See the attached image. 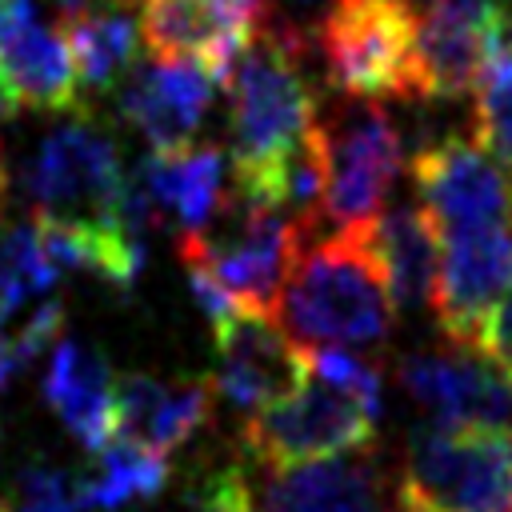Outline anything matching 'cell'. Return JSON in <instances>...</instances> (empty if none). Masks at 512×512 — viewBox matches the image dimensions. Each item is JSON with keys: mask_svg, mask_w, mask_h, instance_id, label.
<instances>
[{"mask_svg": "<svg viewBox=\"0 0 512 512\" xmlns=\"http://www.w3.org/2000/svg\"><path fill=\"white\" fill-rule=\"evenodd\" d=\"M8 112H12V104H8V100H4V92H0V120H4Z\"/></svg>", "mask_w": 512, "mask_h": 512, "instance_id": "31", "label": "cell"}, {"mask_svg": "<svg viewBox=\"0 0 512 512\" xmlns=\"http://www.w3.org/2000/svg\"><path fill=\"white\" fill-rule=\"evenodd\" d=\"M280 328L304 348H372L392 332V300L368 232L312 236L304 228L284 292Z\"/></svg>", "mask_w": 512, "mask_h": 512, "instance_id": "2", "label": "cell"}, {"mask_svg": "<svg viewBox=\"0 0 512 512\" xmlns=\"http://www.w3.org/2000/svg\"><path fill=\"white\" fill-rule=\"evenodd\" d=\"M400 500L428 512H512V428H416Z\"/></svg>", "mask_w": 512, "mask_h": 512, "instance_id": "4", "label": "cell"}, {"mask_svg": "<svg viewBox=\"0 0 512 512\" xmlns=\"http://www.w3.org/2000/svg\"><path fill=\"white\" fill-rule=\"evenodd\" d=\"M376 420H380L376 404L308 368V380L288 400L248 416L240 436H244V456L252 464L292 468L368 448L376 440Z\"/></svg>", "mask_w": 512, "mask_h": 512, "instance_id": "6", "label": "cell"}, {"mask_svg": "<svg viewBox=\"0 0 512 512\" xmlns=\"http://www.w3.org/2000/svg\"><path fill=\"white\" fill-rule=\"evenodd\" d=\"M212 380H156L132 372L116 380V436L172 452L212 420Z\"/></svg>", "mask_w": 512, "mask_h": 512, "instance_id": "17", "label": "cell"}, {"mask_svg": "<svg viewBox=\"0 0 512 512\" xmlns=\"http://www.w3.org/2000/svg\"><path fill=\"white\" fill-rule=\"evenodd\" d=\"M252 512H404V504L400 484L360 448L336 460L264 468L252 476Z\"/></svg>", "mask_w": 512, "mask_h": 512, "instance_id": "14", "label": "cell"}, {"mask_svg": "<svg viewBox=\"0 0 512 512\" xmlns=\"http://www.w3.org/2000/svg\"><path fill=\"white\" fill-rule=\"evenodd\" d=\"M212 336L220 348L212 388L224 404H232L244 416H256L288 400L308 380V348H300L264 312H236Z\"/></svg>", "mask_w": 512, "mask_h": 512, "instance_id": "11", "label": "cell"}, {"mask_svg": "<svg viewBox=\"0 0 512 512\" xmlns=\"http://www.w3.org/2000/svg\"><path fill=\"white\" fill-rule=\"evenodd\" d=\"M332 88L352 100L416 96V12L408 0H332L320 20Z\"/></svg>", "mask_w": 512, "mask_h": 512, "instance_id": "5", "label": "cell"}, {"mask_svg": "<svg viewBox=\"0 0 512 512\" xmlns=\"http://www.w3.org/2000/svg\"><path fill=\"white\" fill-rule=\"evenodd\" d=\"M0 512H88L76 496V480H68L52 464H28L8 500H0Z\"/></svg>", "mask_w": 512, "mask_h": 512, "instance_id": "25", "label": "cell"}, {"mask_svg": "<svg viewBox=\"0 0 512 512\" xmlns=\"http://www.w3.org/2000/svg\"><path fill=\"white\" fill-rule=\"evenodd\" d=\"M124 180L128 172L120 164V148L88 116V108L52 128L24 168V188L36 212L76 220H120L116 208Z\"/></svg>", "mask_w": 512, "mask_h": 512, "instance_id": "8", "label": "cell"}, {"mask_svg": "<svg viewBox=\"0 0 512 512\" xmlns=\"http://www.w3.org/2000/svg\"><path fill=\"white\" fill-rule=\"evenodd\" d=\"M296 4H312V0H296Z\"/></svg>", "mask_w": 512, "mask_h": 512, "instance_id": "33", "label": "cell"}, {"mask_svg": "<svg viewBox=\"0 0 512 512\" xmlns=\"http://www.w3.org/2000/svg\"><path fill=\"white\" fill-rule=\"evenodd\" d=\"M60 32L72 52V68L80 88L88 92H112L132 64L140 60V24L124 8H76L60 16Z\"/></svg>", "mask_w": 512, "mask_h": 512, "instance_id": "21", "label": "cell"}, {"mask_svg": "<svg viewBox=\"0 0 512 512\" xmlns=\"http://www.w3.org/2000/svg\"><path fill=\"white\" fill-rule=\"evenodd\" d=\"M472 352H480L492 368H500L512 384V288L488 308V316L480 320V332L472 340Z\"/></svg>", "mask_w": 512, "mask_h": 512, "instance_id": "27", "label": "cell"}, {"mask_svg": "<svg viewBox=\"0 0 512 512\" xmlns=\"http://www.w3.org/2000/svg\"><path fill=\"white\" fill-rule=\"evenodd\" d=\"M232 192L280 208L284 160L316 128V96L304 76V44L292 28L264 24L224 76Z\"/></svg>", "mask_w": 512, "mask_h": 512, "instance_id": "1", "label": "cell"}, {"mask_svg": "<svg viewBox=\"0 0 512 512\" xmlns=\"http://www.w3.org/2000/svg\"><path fill=\"white\" fill-rule=\"evenodd\" d=\"M60 328H64V304L60 300H44L12 336H4L0 344L12 352V360L24 368L32 364L40 352H48L56 340H60Z\"/></svg>", "mask_w": 512, "mask_h": 512, "instance_id": "26", "label": "cell"}, {"mask_svg": "<svg viewBox=\"0 0 512 512\" xmlns=\"http://www.w3.org/2000/svg\"><path fill=\"white\" fill-rule=\"evenodd\" d=\"M4 328H8V324H4V316H0V340H4Z\"/></svg>", "mask_w": 512, "mask_h": 512, "instance_id": "32", "label": "cell"}, {"mask_svg": "<svg viewBox=\"0 0 512 512\" xmlns=\"http://www.w3.org/2000/svg\"><path fill=\"white\" fill-rule=\"evenodd\" d=\"M88 0H56V12L60 16H68V12H76V8H84Z\"/></svg>", "mask_w": 512, "mask_h": 512, "instance_id": "28", "label": "cell"}, {"mask_svg": "<svg viewBox=\"0 0 512 512\" xmlns=\"http://www.w3.org/2000/svg\"><path fill=\"white\" fill-rule=\"evenodd\" d=\"M512 288V232L508 224L440 236V272L432 312L452 348H472L488 308Z\"/></svg>", "mask_w": 512, "mask_h": 512, "instance_id": "12", "label": "cell"}, {"mask_svg": "<svg viewBox=\"0 0 512 512\" xmlns=\"http://www.w3.org/2000/svg\"><path fill=\"white\" fill-rule=\"evenodd\" d=\"M40 388L48 408L88 452H100L108 440H116V380L96 348L60 336Z\"/></svg>", "mask_w": 512, "mask_h": 512, "instance_id": "18", "label": "cell"}, {"mask_svg": "<svg viewBox=\"0 0 512 512\" xmlns=\"http://www.w3.org/2000/svg\"><path fill=\"white\" fill-rule=\"evenodd\" d=\"M304 220L276 204H260L228 192L220 216L204 232H180L176 252L184 264L208 268L244 312H276L288 268L296 260Z\"/></svg>", "mask_w": 512, "mask_h": 512, "instance_id": "3", "label": "cell"}, {"mask_svg": "<svg viewBox=\"0 0 512 512\" xmlns=\"http://www.w3.org/2000/svg\"><path fill=\"white\" fill-rule=\"evenodd\" d=\"M324 188L316 220L332 232H368L400 176V132L392 116L368 100L348 108L336 124H320Z\"/></svg>", "mask_w": 512, "mask_h": 512, "instance_id": "7", "label": "cell"}, {"mask_svg": "<svg viewBox=\"0 0 512 512\" xmlns=\"http://www.w3.org/2000/svg\"><path fill=\"white\" fill-rule=\"evenodd\" d=\"M404 396L436 428H508L512 384L472 348L412 352L396 372Z\"/></svg>", "mask_w": 512, "mask_h": 512, "instance_id": "10", "label": "cell"}, {"mask_svg": "<svg viewBox=\"0 0 512 512\" xmlns=\"http://www.w3.org/2000/svg\"><path fill=\"white\" fill-rule=\"evenodd\" d=\"M0 92L12 112H84L68 40L36 20V0H0Z\"/></svg>", "mask_w": 512, "mask_h": 512, "instance_id": "13", "label": "cell"}, {"mask_svg": "<svg viewBox=\"0 0 512 512\" xmlns=\"http://www.w3.org/2000/svg\"><path fill=\"white\" fill-rule=\"evenodd\" d=\"M412 180L436 236L512 220L504 168L480 148L476 136H444L424 144L412 160Z\"/></svg>", "mask_w": 512, "mask_h": 512, "instance_id": "9", "label": "cell"}, {"mask_svg": "<svg viewBox=\"0 0 512 512\" xmlns=\"http://www.w3.org/2000/svg\"><path fill=\"white\" fill-rule=\"evenodd\" d=\"M368 244L388 284V300L400 312L432 308V288L440 272V236L420 204H396L376 216Z\"/></svg>", "mask_w": 512, "mask_h": 512, "instance_id": "20", "label": "cell"}, {"mask_svg": "<svg viewBox=\"0 0 512 512\" xmlns=\"http://www.w3.org/2000/svg\"><path fill=\"white\" fill-rule=\"evenodd\" d=\"M56 276H60V268L48 260L32 224L0 232V316H4V324L12 320V312L24 300L44 296L56 284Z\"/></svg>", "mask_w": 512, "mask_h": 512, "instance_id": "23", "label": "cell"}, {"mask_svg": "<svg viewBox=\"0 0 512 512\" xmlns=\"http://www.w3.org/2000/svg\"><path fill=\"white\" fill-rule=\"evenodd\" d=\"M4 192H8V176H4V164H0V212H4Z\"/></svg>", "mask_w": 512, "mask_h": 512, "instance_id": "30", "label": "cell"}, {"mask_svg": "<svg viewBox=\"0 0 512 512\" xmlns=\"http://www.w3.org/2000/svg\"><path fill=\"white\" fill-rule=\"evenodd\" d=\"M500 0H432L416 20V96L460 100L476 88L496 40Z\"/></svg>", "mask_w": 512, "mask_h": 512, "instance_id": "16", "label": "cell"}, {"mask_svg": "<svg viewBox=\"0 0 512 512\" xmlns=\"http://www.w3.org/2000/svg\"><path fill=\"white\" fill-rule=\"evenodd\" d=\"M116 88L120 116L152 144V152H176L196 144L220 76L196 56H176L132 64V72Z\"/></svg>", "mask_w": 512, "mask_h": 512, "instance_id": "15", "label": "cell"}, {"mask_svg": "<svg viewBox=\"0 0 512 512\" xmlns=\"http://www.w3.org/2000/svg\"><path fill=\"white\" fill-rule=\"evenodd\" d=\"M168 456L148 448V444H136V440H108L100 452H96V468L88 476L76 480V496L84 508H124L132 500H152L168 488Z\"/></svg>", "mask_w": 512, "mask_h": 512, "instance_id": "22", "label": "cell"}, {"mask_svg": "<svg viewBox=\"0 0 512 512\" xmlns=\"http://www.w3.org/2000/svg\"><path fill=\"white\" fill-rule=\"evenodd\" d=\"M112 4H116V8H144L148 0H112Z\"/></svg>", "mask_w": 512, "mask_h": 512, "instance_id": "29", "label": "cell"}, {"mask_svg": "<svg viewBox=\"0 0 512 512\" xmlns=\"http://www.w3.org/2000/svg\"><path fill=\"white\" fill-rule=\"evenodd\" d=\"M476 140L512 184V52H488L476 80Z\"/></svg>", "mask_w": 512, "mask_h": 512, "instance_id": "24", "label": "cell"}, {"mask_svg": "<svg viewBox=\"0 0 512 512\" xmlns=\"http://www.w3.org/2000/svg\"><path fill=\"white\" fill-rule=\"evenodd\" d=\"M136 176L144 180L152 204L160 208L164 224L172 220L180 232H204L228 192H224V148L216 144H188V148H176V152H152Z\"/></svg>", "mask_w": 512, "mask_h": 512, "instance_id": "19", "label": "cell"}]
</instances>
